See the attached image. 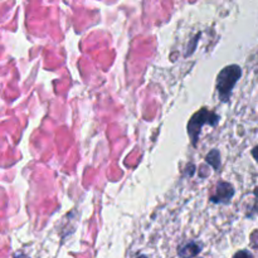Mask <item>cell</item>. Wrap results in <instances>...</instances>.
<instances>
[{
	"instance_id": "obj_6",
	"label": "cell",
	"mask_w": 258,
	"mask_h": 258,
	"mask_svg": "<svg viewBox=\"0 0 258 258\" xmlns=\"http://www.w3.org/2000/svg\"><path fill=\"white\" fill-rule=\"evenodd\" d=\"M252 155H253L254 160H256L257 163H258V145L253 149V150H252Z\"/></svg>"
},
{
	"instance_id": "obj_1",
	"label": "cell",
	"mask_w": 258,
	"mask_h": 258,
	"mask_svg": "<svg viewBox=\"0 0 258 258\" xmlns=\"http://www.w3.org/2000/svg\"><path fill=\"white\" fill-rule=\"evenodd\" d=\"M241 76L242 70L237 64L227 66L219 72L218 77H217V91H218L219 100L222 102H228L232 91H233L234 86L237 85Z\"/></svg>"
},
{
	"instance_id": "obj_3",
	"label": "cell",
	"mask_w": 258,
	"mask_h": 258,
	"mask_svg": "<svg viewBox=\"0 0 258 258\" xmlns=\"http://www.w3.org/2000/svg\"><path fill=\"white\" fill-rule=\"evenodd\" d=\"M234 196V188L227 181H219L216 185L213 196H211V202L216 204H228Z\"/></svg>"
},
{
	"instance_id": "obj_2",
	"label": "cell",
	"mask_w": 258,
	"mask_h": 258,
	"mask_svg": "<svg viewBox=\"0 0 258 258\" xmlns=\"http://www.w3.org/2000/svg\"><path fill=\"white\" fill-rule=\"evenodd\" d=\"M219 123V116L214 111H211L209 108L203 107L199 111H197L188 122V134L190 136V140L193 145L196 146L198 143V139L201 136L202 127L204 125H211L212 127L217 126Z\"/></svg>"
},
{
	"instance_id": "obj_4",
	"label": "cell",
	"mask_w": 258,
	"mask_h": 258,
	"mask_svg": "<svg viewBox=\"0 0 258 258\" xmlns=\"http://www.w3.org/2000/svg\"><path fill=\"white\" fill-rule=\"evenodd\" d=\"M201 246H198L197 243L194 242H190V243L185 244L184 247H181L179 249V256H183V257H193V256H198L199 252H201Z\"/></svg>"
},
{
	"instance_id": "obj_5",
	"label": "cell",
	"mask_w": 258,
	"mask_h": 258,
	"mask_svg": "<svg viewBox=\"0 0 258 258\" xmlns=\"http://www.w3.org/2000/svg\"><path fill=\"white\" fill-rule=\"evenodd\" d=\"M206 161L214 168V170H218L219 166H221V155H219L218 150H212L211 153H208L207 155Z\"/></svg>"
}]
</instances>
